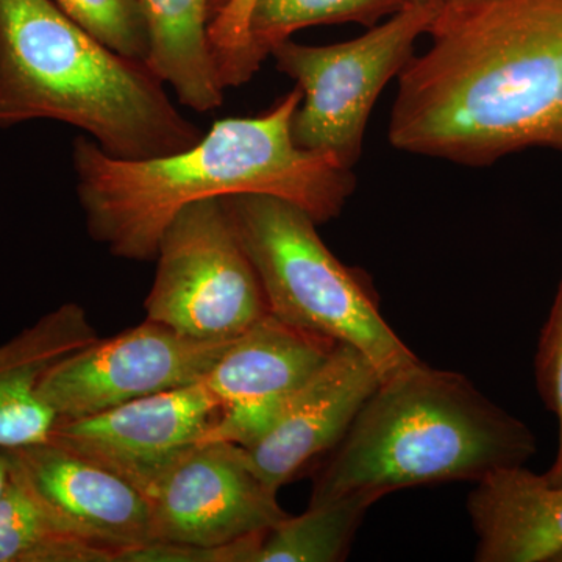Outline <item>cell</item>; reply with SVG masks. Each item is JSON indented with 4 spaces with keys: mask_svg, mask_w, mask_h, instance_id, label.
I'll use <instances>...</instances> for the list:
<instances>
[{
    "mask_svg": "<svg viewBox=\"0 0 562 562\" xmlns=\"http://www.w3.org/2000/svg\"><path fill=\"white\" fill-rule=\"evenodd\" d=\"M427 35L397 77L395 149L472 168L562 151V0L441 3Z\"/></svg>",
    "mask_w": 562,
    "mask_h": 562,
    "instance_id": "obj_1",
    "label": "cell"
},
{
    "mask_svg": "<svg viewBox=\"0 0 562 562\" xmlns=\"http://www.w3.org/2000/svg\"><path fill=\"white\" fill-rule=\"evenodd\" d=\"M301 102L295 87L260 116L217 121L190 149L147 160L110 157L79 136L72 162L91 238L114 257L155 260L162 233L184 206L238 194L283 199L317 225L336 220L357 179L333 155L295 144Z\"/></svg>",
    "mask_w": 562,
    "mask_h": 562,
    "instance_id": "obj_2",
    "label": "cell"
},
{
    "mask_svg": "<svg viewBox=\"0 0 562 562\" xmlns=\"http://www.w3.org/2000/svg\"><path fill=\"white\" fill-rule=\"evenodd\" d=\"M29 120L74 125L121 160L179 154L205 135L146 63L111 50L54 0H0V127Z\"/></svg>",
    "mask_w": 562,
    "mask_h": 562,
    "instance_id": "obj_3",
    "label": "cell"
},
{
    "mask_svg": "<svg viewBox=\"0 0 562 562\" xmlns=\"http://www.w3.org/2000/svg\"><path fill=\"white\" fill-rule=\"evenodd\" d=\"M536 438L475 384L422 361L382 380L341 442L321 462L310 505L406 487L479 483L525 465Z\"/></svg>",
    "mask_w": 562,
    "mask_h": 562,
    "instance_id": "obj_4",
    "label": "cell"
},
{
    "mask_svg": "<svg viewBox=\"0 0 562 562\" xmlns=\"http://www.w3.org/2000/svg\"><path fill=\"white\" fill-rule=\"evenodd\" d=\"M222 201L261 281L269 313L301 330L349 344L382 380L420 361L384 321L361 273L325 246L306 211L265 194Z\"/></svg>",
    "mask_w": 562,
    "mask_h": 562,
    "instance_id": "obj_5",
    "label": "cell"
},
{
    "mask_svg": "<svg viewBox=\"0 0 562 562\" xmlns=\"http://www.w3.org/2000/svg\"><path fill=\"white\" fill-rule=\"evenodd\" d=\"M441 0L408 3L364 35L303 46L284 41L273 47L277 69L295 80L302 102L292 120V138L302 149L322 151L353 169L361 158L366 127L384 87L412 60Z\"/></svg>",
    "mask_w": 562,
    "mask_h": 562,
    "instance_id": "obj_6",
    "label": "cell"
},
{
    "mask_svg": "<svg viewBox=\"0 0 562 562\" xmlns=\"http://www.w3.org/2000/svg\"><path fill=\"white\" fill-rule=\"evenodd\" d=\"M146 319L210 341H228L269 313L265 291L222 199L191 203L158 243Z\"/></svg>",
    "mask_w": 562,
    "mask_h": 562,
    "instance_id": "obj_7",
    "label": "cell"
},
{
    "mask_svg": "<svg viewBox=\"0 0 562 562\" xmlns=\"http://www.w3.org/2000/svg\"><path fill=\"white\" fill-rule=\"evenodd\" d=\"M233 339L191 338L146 319L58 362L41 384V398L58 420L109 412L202 382Z\"/></svg>",
    "mask_w": 562,
    "mask_h": 562,
    "instance_id": "obj_8",
    "label": "cell"
},
{
    "mask_svg": "<svg viewBox=\"0 0 562 562\" xmlns=\"http://www.w3.org/2000/svg\"><path fill=\"white\" fill-rule=\"evenodd\" d=\"M277 494L241 446L199 443L147 495L150 541L221 547L271 530L290 516Z\"/></svg>",
    "mask_w": 562,
    "mask_h": 562,
    "instance_id": "obj_9",
    "label": "cell"
},
{
    "mask_svg": "<svg viewBox=\"0 0 562 562\" xmlns=\"http://www.w3.org/2000/svg\"><path fill=\"white\" fill-rule=\"evenodd\" d=\"M222 414L203 382L158 392L92 416L58 420L49 441L132 484L147 498Z\"/></svg>",
    "mask_w": 562,
    "mask_h": 562,
    "instance_id": "obj_10",
    "label": "cell"
},
{
    "mask_svg": "<svg viewBox=\"0 0 562 562\" xmlns=\"http://www.w3.org/2000/svg\"><path fill=\"white\" fill-rule=\"evenodd\" d=\"M338 344L265 314L228 344L203 376L222 414L202 443L246 447L260 438Z\"/></svg>",
    "mask_w": 562,
    "mask_h": 562,
    "instance_id": "obj_11",
    "label": "cell"
},
{
    "mask_svg": "<svg viewBox=\"0 0 562 562\" xmlns=\"http://www.w3.org/2000/svg\"><path fill=\"white\" fill-rule=\"evenodd\" d=\"M10 480L63 527L114 554L150 542L143 494L101 465L46 441L3 450Z\"/></svg>",
    "mask_w": 562,
    "mask_h": 562,
    "instance_id": "obj_12",
    "label": "cell"
},
{
    "mask_svg": "<svg viewBox=\"0 0 562 562\" xmlns=\"http://www.w3.org/2000/svg\"><path fill=\"white\" fill-rule=\"evenodd\" d=\"M380 383L379 372L360 350L338 344L271 427L243 447L244 457L279 492L342 441Z\"/></svg>",
    "mask_w": 562,
    "mask_h": 562,
    "instance_id": "obj_13",
    "label": "cell"
},
{
    "mask_svg": "<svg viewBox=\"0 0 562 562\" xmlns=\"http://www.w3.org/2000/svg\"><path fill=\"white\" fill-rule=\"evenodd\" d=\"M101 338L87 310L65 303L0 346V449L49 441L57 414L41 398L58 362Z\"/></svg>",
    "mask_w": 562,
    "mask_h": 562,
    "instance_id": "obj_14",
    "label": "cell"
},
{
    "mask_svg": "<svg viewBox=\"0 0 562 562\" xmlns=\"http://www.w3.org/2000/svg\"><path fill=\"white\" fill-rule=\"evenodd\" d=\"M468 512L476 535L475 561L554 562L562 553V486L525 465L475 483Z\"/></svg>",
    "mask_w": 562,
    "mask_h": 562,
    "instance_id": "obj_15",
    "label": "cell"
},
{
    "mask_svg": "<svg viewBox=\"0 0 562 562\" xmlns=\"http://www.w3.org/2000/svg\"><path fill=\"white\" fill-rule=\"evenodd\" d=\"M147 33V68L173 88L181 105L205 113L224 102L209 27L222 0H139Z\"/></svg>",
    "mask_w": 562,
    "mask_h": 562,
    "instance_id": "obj_16",
    "label": "cell"
},
{
    "mask_svg": "<svg viewBox=\"0 0 562 562\" xmlns=\"http://www.w3.org/2000/svg\"><path fill=\"white\" fill-rule=\"evenodd\" d=\"M371 495H349L308 505L301 516H288L261 536L254 562H339L347 558Z\"/></svg>",
    "mask_w": 562,
    "mask_h": 562,
    "instance_id": "obj_17",
    "label": "cell"
},
{
    "mask_svg": "<svg viewBox=\"0 0 562 562\" xmlns=\"http://www.w3.org/2000/svg\"><path fill=\"white\" fill-rule=\"evenodd\" d=\"M0 562H114V554L63 527L10 480L0 497Z\"/></svg>",
    "mask_w": 562,
    "mask_h": 562,
    "instance_id": "obj_18",
    "label": "cell"
},
{
    "mask_svg": "<svg viewBox=\"0 0 562 562\" xmlns=\"http://www.w3.org/2000/svg\"><path fill=\"white\" fill-rule=\"evenodd\" d=\"M408 0H255L249 20L251 65L260 69L273 47L292 33L322 24L358 22L366 27L398 13Z\"/></svg>",
    "mask_w": 562,
    "mask_h": 562,
    "instance_id": "obj_19",
    "label": "cell"
},
{
    "mask_svg": "<svg viewBox=\"0 0 562 562\" xmlns=\"http://www.w3.org/2000/svg\"><path fill=\"white\" fill-rule=\"evenodd\" d=\"M58 9L111 50L146 61L149 33L139 0H54Z\"/></svg>",
    "mask_w": 562,
    "mask_h": 562,
    "instance_id": "obj_20",
    "label": "cell"
},
{
    "mask_svg": "<svg viewBox=\"0 0 562 562\" xmlns=\"http://www.w3.org/2000/svg\"><path fill=\"white\" fill-rule=\"evenodd\" d=\"M255 0H222L211 18L209 38L225 90L257 72L249 54V20Z\"/></svg>",
    "mask_w": 562,
    "mask_h": 562,
    "instance_id": "obj_21",
    "label": "cell"
},
{
    "mask_svg": "<svg viewBox=\"0 0 562 562\" xmlns=\"http://www.w3.org/2000/svg\"><path fill=\"white\" fill-rule=\"evenodd\" d=\"M536 383L547 409L557 417L560 430L557 458L543 475L554 486H562V277L536 351Z\"/></svg>",
    "mask_w": 562,
    "mask_h": 562,
    "instance_id": "obj_22",
    "label": "cell"
},
{
    "mask_svg": "<svg viewBox=\"0 0 562 562\" xmlns=\"http://www.w3.org/2000/svg\"><path fill=\"white\" fill-rule=\"evenodd\" d=\"M262 532L221 547L150 541L117 557L116 562H254Z\"/></svg>",
    "mask_w": 562,
    "mask_h": 562,
    "instance_id": "obj_23",
    "label": "cell"
},
{
    "mask_svg": "<svg viewBox=\"0 0 562 562\" xmlns=\"http://www.w3.org/2000/svg\"><path fill=\"white\" fill-rule=\"evenodd\" d=\"M10 483V465L9 460H7V454L0 449V497H2L3 492H5L7 486Z\"/></svg>",
    "mask_w": 562,
    "mask_h": 562,
    "instance_id": "obj_24",
    "label": "cell"
},
{
    "mask_svg": "<svg viewBox=\"0 0 562 562\" xmlns=\"http://www.w3.org/2000/svg\"><path fill=\"white\" fill-rule=\"evenodd\" d=\"M484 2V0H441L442 5H469V3Z\"/></svg>",
    "mask_w": 562,
    "mask_h": 562,
    "instance_id": "obj_25",
    "label": "cell"
},
{
    "mask_svg": "<svg viewBox=\"0 0 562 562\" xmlns=\"http://www.w3.org/2000/svg\"><path fill=\"white\" fill-rule=\"evenodd\" d=\"M409 3H422V2H428V0H408Z\"/></svg>",
    "mask_w": 562,
    "mask_h": 562,
    "instance_id": "obj_26",
    "label": "cell"
},
{
    "mask_svg": "<svg viewBox=\"0 0 562 562\" xmlns=\"http://www.w3.org/2000/svg\"><path fill=\"white\" fill-rule=\"evenodd\" d=\"M554 562H562V553L557 558V560H554Z\"/></svg>",
    "mask_w": 562,
    "mask_h": 562,
    "instance_id": "obj_27",
    "label": "cell"
}]
</instances>
